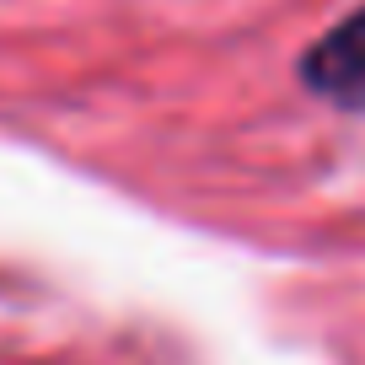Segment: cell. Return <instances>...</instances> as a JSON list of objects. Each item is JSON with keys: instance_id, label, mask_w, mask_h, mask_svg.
<instances>
[{"instance_id": "obj_1", "label": "cell", "mask_w": 365, "mask_h": 365, "mask_svg": "<svg viewBox=\"0 0 365 365\" xmlns=\"http://www.w3.org/2000/svg\"><path fill=\"white\" fill-rule=\"evenodd\" d=\"M301 76H307V86L317 91V97L349 108V113H365V11L344 16L307 54Z\"/></svg>"}]
</instances>
